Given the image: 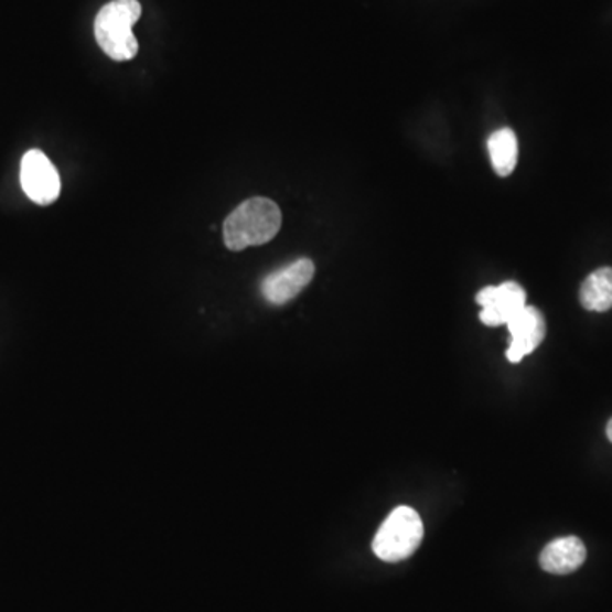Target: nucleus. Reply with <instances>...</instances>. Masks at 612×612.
Segmentation results:
<instances>
[{"label":"nucleus","mask_w":612,"mask_h":612,"mask_svg":"<svg viewBox=\"0 0 612 612\" xmlns=\"http://www.w3.org/2000/svg\"><path fill=\"white\" fill-rule=\"evenodd\" d=\"M282 215L278 204L268 197H253L238 204L223 225L227 249L238 253L247 247L268 244L281 228Z\"/></svg>","instance_id":"obj_1"},{"label":"nucleus","mask_w":612,"mask_h":612,"mask_svg":"<svg viewBox=\"0 0 612 612\" xmlns=\"http://www.w3.org/2000/svg\"><path fill=\"white\" fill-rule=\"evenodd\" d=\"M141 15L138 0H111L97 12L94 34L100 50L115 60L128 62L138 53V40L133 26Z\"/></svg>","instance_id":"obj_2"},{"label":"nucleus","mask_w":612,"mask_h":612,"mask_svg":"<svg viewBox=\"0 0 612 612\" xmlns=\"http://www.w3.org/2000/svg\"><path fill=\"white\" fill-rule=\"evenodd\" d=\"M423 539V523L417 511L407 505L395 508L373 539V554L386 563L407 560Z\"/></svg>","instance_id":"obj_3"},{"label":"nucleus","mask_w":612,"mask_h":612,"mask_svg":"<svg viewBox=\"0 0 612 612\" xmlns=\"http://www.w3.org/2000/svg\"><path fill=\"white\" fill-rule=\"evenodd\" d=\"M21 186L33 203L49 206L62 190L58 171L41 150H30L21 162Z\"/></svg>","instance_id":"obj_4"},{"label":"nucleus","mask_w":612,"mask_h":612,"mask_svg":"<svg viewBox=\"0 0 612 612\" xmlns=\"http://www.w3.org/2000/svg\"><path fill=\"white\" fill-rule=\"evenodd\" d=\"M476 303L482 307L480 320L486 326L507 325L526 307V291L514 281L486 286L476 294Z\"/></svg>","instance_id":"obj_5"},{"label":"nucleus","mask_w":612,"mask_h":612,"mask_svg":"<svg viewBox=\"0 0 612 612\" xmlns=\"http://www.w3.org/2000/svg\"><path fill=\"white\" fill-rule=\"evenodd\" d=\"M313 276H315V264L303 257L266 276L260 284V293L268 303L281 307L297 298L310 284Z\"/></svg>","instance_id":"obj_6"},{"label":"nucleus","mask_w":612,"mask_h":612,"mask_svg":"<svg viewBox=\"0 0 612 612\" xmlns=\"http://www.w3.org/2000/svg\"><path fill=\"white\" fill-rule=\"evenodd\" d=\"M507 326L513 337L507 350V359L511 363H519L527 354L535 353L546 335L545 316L536 307H527V304L507 323Z\"/></svg>","instance_id":"obj_7"},{"label":"nucleus","mask_w":612,"mask_h":612,"mask_svg":"<svg viewBox=\"0 0 612 612\" xmlns=\"http://www.w3.org/2000/svg\"><path fill=\"white\" fill-rule=\"evenodd\" d=\"M587 558L586 545L577 536H565L548 543L539 555L543 570L554 576H568L579 570Z\"/></svg>","instance_id":"obj_8"},{"label":"nucleus","mask_w":612,"mask_h":612,"mask_svg":"<svg viewBox=\"0 0 612 612\" xmlns=\"http://www.w3.org/2000/svg\"><path fill=\"white\" fill-rule=\"evenodd\" d=\"M580 303L589 312H608L612 309V268L592 272L580 288Z\"/></svg>","instance_id":"obj_9"},{"label":"nucleus","mask_w":612,"mask_h":612,"mask_svg":"<svg viewBox=\"0 0 612 612\" xmlns=\"http://www.w3.org/2000/svg\"><path fill=\"white\" fill-rule=\"evenodd\" d=\"M488 155L494 165V171L501 178H507L513 174L517 165V157H519V149H517V137L513 130L502 128L490 135L488 138Z\"/></svg>","instance_id":"obj_10"},{"label":"nucleus","mask_w":612,"mask_h":612,"mask_svg":"<svg viewBox=\"0 0 612 612\" xmlns=\"http://www.w3.org/2000/svg\"><path fill=\"white\" fill-rule=\"evenodd\" d=\"M605 432H608V439H609V441L612 442V419L609 420L608 429H605Z\"/></svg>","instance_id":"obj_11"}]
</instances>
